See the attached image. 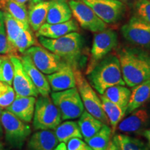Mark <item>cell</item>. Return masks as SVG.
<instances>
[{"mask_svg": "<svg viewBox=\"0 0 150 150\" xmlns=\"http://www.w3.org/2000/svg\"><path fill=\"white\" fill-rule=\"evenodd\" d=\"M0 150H7L4 143L1 142V140H0Z\"/></svg>", "mask_w": 150, "mask_h": 150, "instance_id": "43", "label": "cell"}, {"mask_svg": "<svg viewBox=\"0 0 150 150\" xmlns=\"http://www.w3.org/2000/svg\"><path fill=\"white\" fill-rule=\"evenodd\" d=\"M99 98L102 102L103 110L106 117H108L109 124L111 127L110 129H111L112 133H114L117 129L118 124L120 122L125 115H126V111L118 106L117 104L110 101L104 95H100Z\"/></svg>", "mask_w": 150, "mask_h": 150, "instance_id": "24", "label": "cell"}, {"mask_svg": "<svg viewBox=\"0 0 150 150\" xmlns=\"http://www.w3.org/2000/svg\"><path fill=\"white\" fill-rule=\"evenodd\" d=\"M4 13V24L6 28V32L7 41L8 44V49L10 51L11 47L16 40L17 38L19 36L20 33L24 29L30 28V27L24 25L21 22L16 20L13 17H12L10 14L6 12ZM9 54V52H8Z\"/></svg>", "mask_w": 150, "mask_h": 150, "instance_id": "29", "label": "cell"}, {"mask_svg": "<svg viewBox=\"0 0 150 150\" xmlns=\"http://www.w3.org/2000/svg\"><path fill=\"white\" fill-rule=\"evenodd\" d=\"M3 108L0 107V140H2L4 137V131H3V127L1 125V113H2Z\"/></svg>", "mask_w": 150, "mask_h": 150, "instance_id": "38", "label": "cell"}, {"mask_svg": "<svg viewBox=\"0 0 150 150\" xmlns=\"http://www.w3.org/2000/svg\"><path fill=\"white\" fill-rule=\"evenodd\" d=\"M81 150H92V149H91V147H90L89 146L87 145L85 148H83V149H81Z\"/></svg>", "mask_w": 150, "mask_h": 150, "instance_id": "44", "label": "cell"}, {"mask_svg": "<svg viewBox=\"0 0 150 150\" xmlns=\"http://www.w3.org/2000/svg\"><path fill=\"white\" fill-rule=\"evenodd\" d=\"M20 60L24 70L32 81L38 93L42 96H48L51 93V88L46 76L35 66L31 59L27 54H24L20 57Z\"/></svg>", "mask_w": 150, "mask_h": 150, "instance_id": "16", "label": "cell"}, {"mask_svg": "<svg viewBox=\"0 0 150 150\" xmlns=\"http://www.w3.org/2000/svg\"><path fill=\"white\" fill-rule=\"evenodd\" d=\"M14 75V68L8 56H3L0 64V81L12 86Z\"/></svg>", "mask_w": 150, "mask_h": 150, "instance_id": "32", "label": "cell"}, {"mask_svg": "<svg viewBox=\"0 0 150 150\" xmlns=\"http://www.w3.org/2000/svg\"><path fill=\"white\" fill-rule=\"evenodd\" d=\"M13 1H16V2L18 4H20L26 5V4H27L29 0H13Z\"/></svg>", "mask_w": 150, "mask_h": 150, "instance_id": "42", "label": "cell"}, {"mask_svg": "<svg viewBox=\"0 0 150 150\" xmlns=\"http://www.w3.org/2000/svg\"><path fill=\"white\" fill-rule=\"evenodd\" d=\"M117 34L112 29H105L94 35L91 49L92 63L88 68L87 74L97 63L104 59L117 45Z\"/></svg>", "mask_w": 150, "mask_h": 150, "instance_id": "11", "label": "cell"}, {"mask_svg": "<svg viewBox=\"0 0 150 150\" xmlns=\"http://www.w3.org/2000/svg\"><path fill=\"white\" fill-rule=\"evenodd\" d=\"M143 136L147 138L148 144H149V146L150 147V129H147V130H145L143 131Z\"/></svg>", "mask_w": 150, "mask_h": 150, "instance_id": "40", "label": "cell"}, {"mask_svg": "<svg viewBox=\"0 0 150 150\" xmlns=\"http://www.w3.org/2000/svg\"><path fill=\"white\" fill-rule=\"evenodd\" d=\"M111 129L108 125H104L95 136L86 142L92 150H106L111 140Z\"/></svg>", "mask_w": 150, "mask_h": 150, "instance_id": "30", "label": "cell"}, {"mask_svg": "<svg viewBox=\"0 0 150 150\" xmlns=\"http://www.w3.org/2000/svg\"><path fill=\"white\" fill-rule=\"evenodd\" d=\"M0 9L3 12L8 13L24 25L30 27L26 5L20 4L13 0H0Z\"/></svg>", "mask_w": 150, "mask_h": 150, "instance_id": "26", "label": "cell"}, {"mask_svg": "<svg viewBox=\"0 0 150 150\" xmlns=\"http://www.w3.org/2000/svg\"><path fill=\"white\" fill-rule=\"evenodd\" d=\"M38 38L43 47L59 56L74 70L79 69V62L83 45L81 35L76 31H73L55 39L42 36Z\"/></svg>", "mask_w": 150, "mask_h": 150, "instance_id": "3", "label": "cell"}, {"mask_svg": "<svg viewBox=\"0 0 150 150\" xmlns=\"http://www.w3.org/2000/svg\"><path fill=\"white\" fill-rule=\"evenodd\" d=\"M122 36L131 44L149 47H150V24L138 17H132L122 27Z\"/></svg>", "mask_w": 150, "mask_h": 150, "instance_id": "12", "label": "cell"}, {"mask_svg": "<svg viewBox=\"0 0 150 150\" xmlns=\"http://www.w3.org/2000/svg\"><path fill=\"white\" fill-rule=\"evenodd\" d=\"M13 65L14 75L13 79V86L16 95L19 96L36 97L39 93L32 81L24 70L21 60L17 56H9Z\"/></svg>", "mask_w": 150, "mask_h": 150, "instance_id": "13", "label": "cell"}, {"mask_svg": "<svg viewBox=\"0 0 150 150\" xmlns=\"http://www.w3.org/2000/svg\"><path fill=\"white\" fill-rule=\"evenodd\" d=\"M78 29L77 23L75 20L71 19L63 23H44L36 31L35 35L37 37L42 36L47 38L55 39L73 31H76Z\"/></svg>", "mask_w": 150, "mask_h": 150, "instance_id": "18", "label": "cell"}, {"mask_svg": "<svg viewBox=\"0 0 150 150\" xmlns=\"http://www.w3.org/2000/svg\"><path fill=\"white\" fill-rule=\"evenodd\" d=\"M50 1H42L29 6L28 21L30 27L35 32L46 21Z\"/></svg>", "mask_w": 150, "mask_h": 150, "instance_id": "22", "label": "cell"}, {"mask_svg": "<svg viewBox=\"0 0 150 150\" xmlns=\"http://www.w3.org/2000/svg\"><path fill=\"white\" fill-rule=\"evenodd\" d=\"M8 44L6 32L4 13L0 10V54L8 56Z\"/></svg>", "mask_w": 150, "mask_h": 150, "instance_id": "35", "label": "cell"}, {"mask_svg": "<svg viewBox=\"0 0 150 150\" xmlns=\"http://www.w3.org/2000/svg\"><path fill=\"white\" fill-rule=\"evenodd\" d=\"M125 84L134 88L150 79V55L138 49L125 47L118 54Z\"/></svg>", "mask_w": 150, "mask_h": 150, "instance_id": "1", "label": "cell"}, {"mask_svg": "<svg viewBox=\"0 0 150 150\" xmlns=\"http://www.w3.org/2000/svg\"><path fill=\"white\" fill-rule=\"evenodd\" d=\"M150 115L145 108L137 109L118 124L117 129L125 134L139 133L149 123Z\"/></svg>", "mask_w": 150, "mask_h": 150, "instance_id": "15", "label": "cell"}, {"mask_svg": "<svg viewBox=\"0 0 150 150\" xmlns=\"http://www.w3.org/2000/svg\"><path fill=\"white\" fill-rule=\"evenodd\" d=\"M113 140L120 150H149L147 145L142 140L126 134H116Z\"/></svg>", "mask_w": 150, "mask_h": 150, "instance_id": "31", "label": "cell"}, {"mask_svg": "<svg viewBox=\"0 0 150 150\" xmlns=\"http://www.w3.org/2000/svg\"><path fill=\"white\" fill-rule=\"evenodd\" d=\"M24 54L29 56L35 66L47 75L56 72L67 64L59 56L40 46L31 47Z\"/></svg>", "mask_w": 150, "mask_h": 150, "instance_id": "9", "label": "cell"}, {"mask_svg": "<svg viewBox=\"0 0 150 150\" xmlns=\"http://www.w3.org/2000/svg\"><path fill=\"white\" fill-rule=\"evenodd\" d=\"M2 58H3V56H0V64H1V61H2Z\"/></svg>", "mask_w": 150, "mask_h": 150, "instance_id": "45", "label": "cell"}, {"mask_svg": "<svg viewBox=\"0 0 150 150\" xmlns=\"http://www.w3.org/2000/svg\"><path fill=\"white\" fill-rule=\"evenodd\" d=\"M74 70L77 89L86 111L104 125H108L109 121L103 110L102 104L99 97L97 96L96 92L94 91V88L89 82L84 78L81 71L79 69H74Z\"/></svg>", "mask_w": 150, "mask_h": 150, "instance_id": "7", "label": "cell"}, {"mask_svg": "<svg viewBox=\"0 0 150 150\" xmlns=\"http://www.w3.org/2000/svg\"><path fill=\"white\" fill-rule=\"evenodd\" d=\"M36 43L35 39L30 28L24 29L15 40L9 51L8 56H17L18 53L23 54L28 49L34 46Z\"/></svg>", "mask_w": 150, "mask_h": 150, "instance_id": "27", "label": "cell"}, {"mask_svg": "<svg viewBox=\"0 0 150 150\" xmlns=\"http://www.w3.org/2000/svg\"><path fill=\"white\" fill-rule=\"evenodd\" d=\"M56 138L60 142H66L73 138H83L78 123L74 121H66L60 125L54 131Z\"/></svg>", "mask_w": 150, "mask_h": 150, "instance_id": "28", "label": "cell"}, {"mask_svg": "<svg viewBox=\"0 0 150 150\" xmlns=\"http://www.w3.org/2000/svg\"><path fill=\"white\" fill-rule=\"evenodd\" d=\"M54 104L59 110L63 120L76 119L84 111V106L77 88L51 94Z\"/></svg>", "mask_w": 150, "mask_h": 150, "instance_id": "6", "label": "cell"}, {"mask_svg": "<svg viewBox=\"0 0 150 150\" xmlns=\"http://www.w3.org/2000/svg\"><path fill=\"white\" fill-rule=\"evenodd\" d=\"M87 74L88 81L100 95L111 86L125 85L119 59L114 55L105 56Z\"/></svg>", "mask_w": 150, "mask_h": 150, "instance_id": "2", "label": "cell"}, {"mask_svg": "<svg viewBox=\"0 0 150 150\" xmlns=\"http://www.w3.org/2000/svg\"><path fill=\"white\" fill-rule=\"evenodd\" d=\"M33 119V128L35 130L55 129L62 120L59 110L49 95H41L38 98Z\"/></svg>", "mask_w": 150, "mask_h": 150, "instance_id": "5", "label": "cell"}, {"mask_svg": "<svg viewBox=\"0 0 150 150\" xmlns=\"http://www.w3.org/2000/svg\"><path fill=\"white\" fill-rule=\"evenodd\" d=\"M150 100V79L134 86L127 106L126 114H130Z\"/></svg>", "mask_w": 150, "mask_h": 150, "instance_id": "21", "label": "cell"}, {"mask_svg": "<svg viewBox=\"0 0 150 150\" xmlns=\"http://www.w3.org/2000/svg\"><path fill=\"white\" fill-rule=\"evenodd\" d=\"M106 150H120V149L118 147L117 143H116V142L114 141V140L112 139L110 141L109 145H108Z\"/></svg>", "mask_w": 150, "mask_h": 150, "instance_id": "37", "label": "cell"}, {"mask_svg": "<svg viewBox=\"0 0 150 150\" xmlns=\"http://www.w3.org/2000/svg\"><path fill=\"white\" fill-rule=\"evenodd\" d=\"M16 97L13 88L11 85L0 81V107L6 108Z\"/></svg>", "mask_w": 150, "mask_h": 150, "instance_id": "33", "label": "cell"}, {"mask_svg": "<svg viewBox=\"0 0 150 150\" xmlns=\"http://www.w3.org/2000/svg\"><path fill=\"white\" fill-rule=\"evenodd\" d=\"M58 140L54 131L40 130L34 133L27 142L28 150H54Z\"/></svg>", "mask_w": 150, "mask_h": 150, "instance_id": "19", "label": "cell"}, {"mask_svg": "<svg viewBox=\"0 0 150 150\" xmlns=\"http://www.w3.org/2000/svg\"><path fill=\"white\" fill-rule=\"evenodd\" d=\"M134 7L136 16L150 24V0H136Z\"/></svg>", "mask_w": 150, "mask_h": 150, "instance_id": "34", "label": "cell"}, {"mask_svg": "<svg viewBox=\"0 0 150 150\" xmlns=\"http://www.w3.org/2000/svg\"><path fill=\"white\" fill-rule=\"evenodd\" d=\"M54 150H67V146L65 142H60V144L57 145Z\"/></svg>", "mask_w": 150, "mask_h": 150, "instance_id": "39", "label": "cell"}, {"mask_svg": "<svg viewBox=\"0 0 150 150\" xmlns=\"http://www.w3.org/2000/svg\"><path fill=\"white\" fill-rule=\"evenodd\" d=\"M35 97H23L16 95L13 102L6 108L24 122L29 123L32 120L34 114Z\"/></svg>", "mask_w": 150, "mask_h": 150, "instance_id": "17", "label": "cell"}, {"mask_svg": "<svg viewBox=\"0 0 150 150\" xmlns=\"http://www.w3.org/2000/svg\"><path fill=\"white\" fill-rule=\"evenodd\" d=\"M88 6L106 24H115L121 20L126 6L120 0H77Z\"/></svg>", "mask_w": 150, "mask_h": 150, "instance_id": "8", "label": "cell"}, {"mask_svg": "<svg viewBox=\"0 0 150 150\" xmlns=\"http://www.w3.org/2000/svg\"><path fill=\"white\" fill-rule=\"evenodd\" d=\"M68 3L72 16L83 29L93 33L100 32L106 29V24L88 6L77 0H70Z\"/></svg>", "mask_w": 150, "mask_h": 150, "instance_id": "10", "label": "cell"}, {"mask_svg": "<svg viewBox=\"0 0 150 150\" xmlns=\"http://www.w3.org/2000/svg\"><path fill=\"white\" fill-rule=\"evenodd\" d=\"M52 1V0H29V6H31L36 4H38V3L42 2V1Z\"/></svg>", "mask_w": 150, "mask_h": 150, "instance_id": "41", "label": "cell"}, {"mask_svg": "<svg viewBox=\"0 0 150 150\" xmlns=\"http://www.w3.org/2000/svg\"><path fill=\"white\" fill-rule=\"evenodd\" d=\"M131 91L125 86L116 85L108 88L103 95L126 111L131 96Z\"/></svg>", "mask_w": 150, "mask_h": 150, "instance_id": "25", "label": "cell"}, {"mask_svg": "<svg viewBox=\"0 0 150 150\" xmlns=\"http://www.w3.org/2000/svg\"><path fill=\"white\" fill-rule=\"evenodd\" d=\"M120 1H124V0H120Z\"/></svg>", "mask_w": 150, "mask_h": 150, "instance_id": "46", "label": "cell"}, {"mask_svg": "<svg viewBox=\"0 0 150 150\" xmlns=\"http://www.w3.org/2000/svg\"><path fill=\"white\" fill-rule=\"evenodd\" d=\"M1 121L7 144L12 148L21 149L31 133L29 125L7 110H3Z\"/></svg>", "mask_w": 150, "mask_h": 150, "instance_id": "4", "label": "cell"}, {"mask_svg": "<svg viewBox=\"0 0 150 150\" xmlns=\"http://www.w3.org/2000/svg\"><path fill=\"white\" fill-rule=\"evenodd\" d=\"M87 145L81 138H73L68 140L67 145V150H81L85 148Z\"/></svg>", "mask_w": 150, "mask_h": 150, "instance_id": "36", "label": "cell"}, {"mask_svg": "<svg viewBox=\"0 0 150 150\" xmlns=\"http://www.w3.org/2000/svg\"><path fill=\"white\" fill-rule=\"evenodd\" d=\"M53 92L63 91L76 86L74 68L67 63L60 70L46 76Z\"/></svg>", "mask_w": 150, "mask_h": 150, "instance_id": "14", "label": "cell"}, {"mask_svg": "<svg viewBox=\"0 0 150 150\" xmlns=\"http://www.w3.org/2000/svg\"><path fill=\"white\" fill-rule=\"evenodd\" d=\"M77 123L82 136L86 142L95 136L104 125V123L87 111L83 112Z\"/></svg>", "mask_w": 150, "mask_h": 150, "instance_id": "23", "label": "cell"}, {"mask_svg": "<svg viewBox=\"0 0 150 150\" xmlns=\"http://www.w3.org/2000/svg\"><path fill=\"white\" fill-rule=\"evenodd\" d=\"M72 11L67 0H52L46 22L48 24L63 23L72 19Z\"/></svg>", "mask_w": 150, "mask_h": 150, "instance_id": "20", "label": "cell"}]
</instances>
